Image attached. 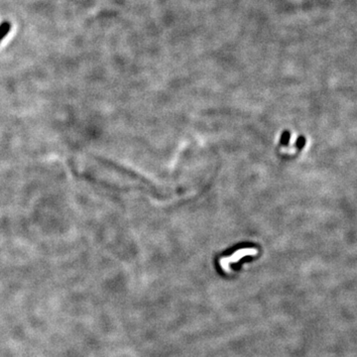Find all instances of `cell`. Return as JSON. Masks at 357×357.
<instances>
[{
	"mask_svg": "<svg viewBox=\"0 0 357 357\" xmlns=\"http://www.w3.org/2000/svg\"><path fill=\"white\" fill-rule=\"evenodd\" d=\"M255 252H256L255 250H242V251H239V252H236L231 257L222 259V260L220 261L221 267H223V269L225 270V271H228V270H229V265L231 263H235L238 260H240L242 257H244L246 255H251V254L255 253Z\"/></svg>",
	"mask_w": 357,
	"mask_h": 357,
	"instance_id": "6da1fadb",
	"label": "cell"
}]
</instances>
